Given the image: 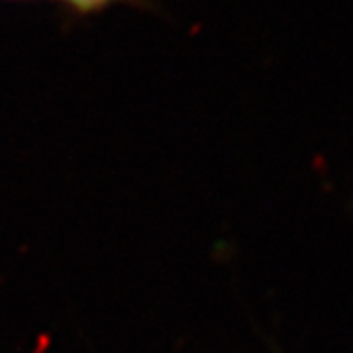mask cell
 <instances>
[{
  "label": "cell",
  "instance_id": "obj_1",
  "mask_svg": "<svg viewBox=\"0 0 353 353\" xmlns=\"http://www.w3.org/2000/svg\"><path fill=\"white\" fill-rule=\"evenodd\" d=\"M55 2H59V4H65V6H67L69 10H73V8H75L77 0H55Z\"/></svg>",
  "mask_w": 353,
  "mask_h": 353
}]
</instances>
